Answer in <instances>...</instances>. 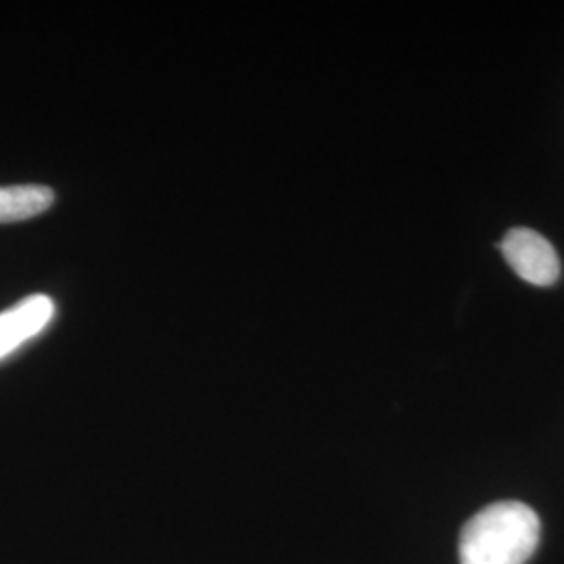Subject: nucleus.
I'll return each instance as SVG.
<instances>
[{
    "label": "nucleus",
    "instance_id": "obj_1",
    "mask_svg": "<svg viewBox=\"0 0 564 564\" xmlns=\"http://www.w3.org/2000/svg\"><path fill=\"white\" fill-rule=\"evenodd\" d=\"M540 544V519L523 502L479 510L460 533V564H524Z\"/></svg>",
    "mask_w": 564,
    "mask_h": 564
},
{
    "label": "nucleus",
    "instance_id": "obj_3",
    "mask_svg": "<svg viewBox=\"0 0 564 564\" xmlns=\"http://www.w3.org/2000/svg\"><path fill=\"white\" fill-rule=\"evenodd\" d=\"M55 316V303L46 295H30L0 314V360L34 339Z\"/></svg>",
    "mask_w": 564,
    "mask_h": 564
},
{
    "label": "nucleus",
    "instance_id": "obj_4",
    "mask_svg": "<svg viewBox=\"0 0 564 564\" xmlns=\"http://www.w3.org/2000/svg\"><path fill=\"white\" fill-rule=\"evenodd\" d=\"M55 203V193L41 184L0 186V224L21 223L44 214Z\"/></svg>",
    "mask_w": 564,
    "mask_h": 564
},
{
    "label": "nucleus",
    "instance_id": "obj_2",
    "mask_svg": "<svg viewBox=\"0 0 564 564\" xmlns=\"http://www.w3.org/2000/svg\"><path fill=\"white\" fill-rule=\"evenodd\" d=\"M508 265L535 286H550L561 276V260L552 242L531 228H512L500 242Z\"/></svg>",
    "mask_w": 564,
    "mask_h": 564
}]
</instances>
